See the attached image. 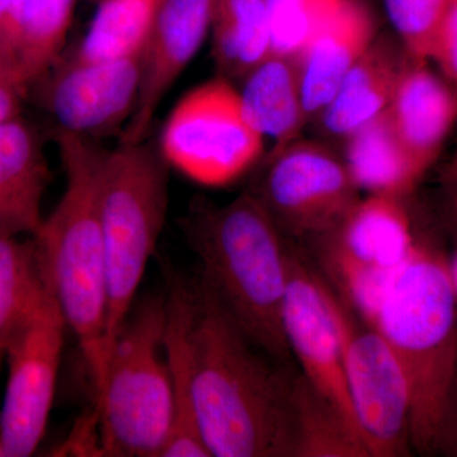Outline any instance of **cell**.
<instances>
[{
	"label": "cell",
	"instance_id": "cell-31",
	"mask_svg": "<svg viewBox=\"0 0 457 457\" xmlns=\"http://www.w3.org/2000/svg\"><path fill=\"white\" fill-rule=\"evenodd\" d=\"M29 86L0 55V125L21 116Z\"/></svg>",
	"mask_w": 457,
	"mask_h": 457
},
{
	"label": "cell",
	"instance_id": "cell-33",
	"mask_svg": "<svg viewBox=\"0 0 457 457\" xmlns=\"http://www.w3.org/2000/svg\"><path fill=\"white\" fill-rule=\"evenodd\" d=\"M451 201H453V209H455V219H457V201L453 200L451 198ZM449 260H450V267H451V273H453V282H455V287L457 291V233H456V239H455V248H453V253H449Z\"/></svg>",
	"mask_w": 457,
	"mask_h": 457
},
{
	"label": "cell",
	"instance_id": "cell-29",
	"mask_svg": "<svg viewBox=\"0 0 457 457\" xmlns=\"http://www.w3.org/2000/svg\"><path fill=\"white\" fill-rule=\"evenodd\" d=\"M428 62H435L442 77L457 88V0H449L433 37Z\"/></svg>",
	"mask_w": 457,
	"mask_h": 457
},
{
	"label": "cell",
	"instance_id": "cell-26",
	"mask_svg": "<svg viewBox=\"0 0 457 457\" xmlns=\"http://www.w3.org/2000/svg\"><path fill=\"white\" fill-rule=\"evenodd\" d=\"M159 0H99L97 11L75 57L112 62L141 56Z\"/></svg>",
	"mask_w": 457,
	"mask_h": 457
},
{
	"label": "cell",
	"instance_id": "cell-34",
	"mask_svg": "<svg viewBox=\"0 0 457 457\" xmlns=\"http://www.w3.org/2000/svg\"><path fill=\"white\" fill-rule=\"evenodd\" d=\"M4 353L0 352V378H2L3 365H4ZM0 457L4 456V446H3V427H2V400H0Z\"/></svg>",
	"mask_w": 457,
	"mask_h": 457
},
{
	"label": "cell",
	"instance_id": "cell-12",
	"mask_svg": "<svg viewBox=\"0 0 457 457\" xmlns=\"http://www.w3.org/2000/svg\"><path fill=\"white\" fill-rule=\"evenodd\" d=\"M66 329L64 315L50 288L38 311L5 350L8 376L2 400L5 457L31 456L40 446L55 396Z\"/></svg>",
	"mask_w": 457,
	"mask_h": 457
},
{
	"label": "cell",
	"instance_id": "cell-22",
	"mask_svg": "<svg viewBox=\"0 0 457 457\" xmlns=\"http://www.w3.org/2000/svg\"><path fill=\"white\" fill-rule=\"evenodd\" d=\"M345 141L343 159L361 192L408 198L423 179L400 143L386 110Z\"/></svg>",
	"mask_w": 457,
	"mask_h": 457
},
{
	"label": "cell",
	"instance_id": "cell-9",
	"mask_svg": "<svg viewBox=\"0 0 457 457\" xmlns=\"http://www.w3.org/2000/svg\"><path fill=\"white\" fill-rule=\"evenodd\" d=\"M249 192L286 237L306 245L332 231L361 198L343 156L300 139L270 153Z\"/></svg>",
	"mask_w": 457,
	"mask_h": 457
},
{
	"label": "cell",
	"instance_id": "cell-19",
	"mask_svg": "<svg viewBox=\"0 0 457 457\" xmlns=\"http://www.w3.org/2000/svg\"><path fill=\"white\" fill-rule=\"evenodd\" d=\"M411 59L399 40L378 35L318 117L324 132L345 139L383 113Z\"/></svg>",
	"mask_w": 457,
	"mask_h": 457
},
{
	"label": "cell",
	"instance_id": "cell-21",
	"mask_svg": "<svg viewBox=\"0 0 457 457\" xmlns=\"http://www.w3.org/2000/svg\"><path fill=\"white\" fill-rule=\"evenodd\" d=\"M165 354L173 392V425L163 457H212L204 445L191 395V281L170 276L165 294Z\"/></svg>",
	"mask_w": 457,
	"mask_h": 457
},
{
	"label": "cell",
	"instance_id": "cell-3",
	"mask_svg": "<svg viewBox=\"0 0 457 457\" xmlns=\"http://www.w3.org/2000/svg\"><path fill=\"white\" fill-rule=\"evenodd\" d=\"M55 143L65 170L64 194L33 237L97 396L106 372L107 269L99 213L104 149L88 137L60 130Z\"/></svg>",
	"mask_w": 457,
	"mask_h": 457
},
{
	"label": "cell",
	"instance_id": "cell-27",
	"mask_svg": "<svg viewBox=\"0 0 457 457\" xmlns=\"http://www.w3.org/2000/svg\"><path fill=\"white\" fill-rule=\"evenodd\" d=\"M345 0H267L272 53L300 59Z\"/></svg>",
	"mask_w": 457,
	"mask_h": 457
},
{
	"label": "cell",
	"instance_id": "cell-24",
	"mask_svg": "<svg viewBox=\"0 0 457 457\" xmlns=\"http://www.w3.org/2000/svg\"><path fill=\"white\" fill-rule=\"evenodd\" d=\"M293 457H370L350 420L302 375H293Z\"/></svg>",
	"mask_w": 457,
	"mask_h": 457
},
{
	"label": "cell",
	"instance_id": "cell-8",
	"mask_svg": "<svg viewBox=\"0 0 457 457\" xmlns=\"http://www.w3.org/2000/svg\"><path fill=\"white\" fill-rule=\"evenodd\" d=\"M263 139L245 117L239 89L220 75L177 102L162 130L159 150L188 179L220 187L257 164Z\"/></svg>",
	"mask_w": 457,
	"mask_h": 457
},
{
	"label": "cell",
	"instance_id": "cell-7",
	"mask_svg": "<svg viewBox=\"0 0 457 457\" xmlns=\"http://www.w3.org/2000/svg\"><path fill=\"white\" fill-rule=\"evenodd\" d=\"M417 234L407 198L368 195L332 231L308 243L306 253L342 302L371 326Z\"/></svg>",
	"mask_w": 457,
	"mask_h": 457
},
{
	"label": "cell",
	"instance_id": "cell-16",
	"mask_svg": "<svg viewBox=\"0 0 457 457\" xmlns=\"http://www.w3.org/2000/svg\"><path fill=\"white\" fill-rule=\"evenodd\" d=\"M376 37L374 13L365 0H345L315 33L299 59L309 121L320 116Z\"/></svg>",
	"mask_w": 457,
	"mask_h": 457
},
{
	"label": "cell",
	"instance_id": "cell-20",
	"mask_svg": "<svg viewBox=\"0 0 457 457\" xmlns=\"http://www.w3.org/2000/svg\"><path fill=\"white\" fill-rule=\"evenodd\" d=\"M242 82L239 95L245 117L262 137L275 141L270 152L299 139L309 122L299 60L270 54Z\"/></svg>",
	"mask_w": 457,
	"mask_h": 457
},
{
	"label": "cell",
	"instance_id": "cell-15",
	"mask_svg": "<svg viewBox=\"0 0 457 457\" xmlns=\"http://www.w3.org/2000/svg\"><path fill=\"white\" fill-rule=\"evenodd\" d=\"M400 143L420 173L437 162L457 122V88L429 68L409 60L386 108Z\"/></svg>",
	"mask_w": 457,
	"mask_h": 457
},
{
	"label": "cell",
	"instance_id": "cell-11",
	"mask_svg": "<svg viewBox=\"0 0 457 457\" xmlns=\"http://www.w3.org/2000/svg\"><path fill=\"white\" fill-rule=\"evenodd\" d=\"M343 312L341 297L305 249L293 245L282 308V330L288 350L303 378L357 428L345 384Z\"/></svg>",
	"mask_w": 457,
	"mask_h": 457
},
{
	"label": "cell",
	"instance_id": "cell-18",
	"mask_svg": "<svg viewBox=\"0 0 457 457\" xmlns=\"http://www.w3.org/2000/svg\"><path fill=\"white\" fill-rule=\"evenodd\" d=\"M77 0H0V55L29 88L59 62Z\"/></svg>",
	"mask_w": 457,
	"mask_h": 457
},
{
	"label": "cell",
	"instance_id": "cell-1",
	"mask_svg": "<svg viewBox=\"0 0 457 457\" xmlns=\"http://www.w3.org/2000/svg\"><path fill=\"white\" fill-rule=\"evenodd\" d=\"M191 395L212 457H293V375L191 281Z\"/></svg>",
	"mask_w": 457,
	"mask_h": 457
},
{
	"label": "cell",
	"instance_id": "cell-25",
	"mask_svg": "<svg viewBox=\"0 0 457 457\" xmlns=\"http://www.w3.org/2000/svg\"><path fill=\"white\" fill-rule=\"evenodd\" d=\"M50 288L35 237L22 242L0 234V352L5 353Z\"/></svg>",
	"mask_w": 457,
	"mask_h": 457
},
{
	"label": "cell",
	"instance_id": "cell-32",
	"mask_svg": "<svg viewBox=\"0 0 457 457\" xmlns=\"http://www.w3.org/2000/svg\"><path fill=\"white\" fill-rule=\"evenodd\" d=\"M440 182L442 187L447 192V196L457 201V147L449 161L442 165Z\"/></svg>",
	"mask_w": 457,
	"mask_h": 457
},
{
	"label": "cell",
	"instance_id": "cell-5",
	"mask_svg": "<svg viewBox=\"0 0 457 457\" xmlns=\"http://www.w3.org/2000/svg\"><path fill=\"white\" fill-rule=\"evenodd\" d=\"M165 320V295H147L135 302L111 345L96 396L104 456L163 457L174 409Z\"/></svg>",
	"mask_w": 457,
	"mask_h": 457
},
{
	"label": "cell",
	"instance_id": "cell-28",
	"mask_svg": "<svg viewBox=\"0 0 457 457\" xmlns=\"http://www.w3.org/2000/svg\"><path fill=\"white\" fill-rule=\"evenodd\" d=\"M400 44L414 62H429L433 37L449 0H384Z\"/></svg>",
	"mask_w": 457,
	"mask_h": 457
},
{
	"label": "cell",
	"instance_id": "cell-30",
	"mask_svg": "<svg viewBox=\"0 0 457 457\" xmlns=\"http://www.w3.org/2000/svg\"><path fill=\"white\" fill-rule=\"evenodd\" d=\"M433 455L457 457V361L438 420Z\"/></svg>",
	"mask_w": 457,
	"mask_h": 457
},
{
	"label": "cell",
	"instance_id": "cell-6",
	"mask_svg": "<svg viewBox=\"0 0 457 457\" xmlns=\"http://www.w3.org/2000/svg\"><path fill=\"white\" fill-rule=\"evenodd\" d=\"M168 167L159 147L146 140L104 150L99 213L107 269L106 366L111 345L137 302L147 262L163 231Z\"/></svg>",
	"mask_w": 457,
	"mask_h": 457
},
{
	"label": "cell",
	"instance_id": "cell-4",
	"mask_svg": "<svg viewBox=\"0 0 457 457\" xmlns=\"http://www.w3.org/2000/svg\"><path fill=\"white\" fill-rule=\"evenodd\" d=\"M396 354L411 394V449L433 455L457 361V291L449 253L417 234L372 321Z\"/></svg>",
	"mask_w": 457,
	"mask_h": 457
},
{
	"label": "cell",
	"instance_id": "cell-14",
	"mask_svg": "<svg viewBox=\"0 0 457 457\" xmlns=\"http://www.w3.org/2000/svg\"><path fill=\"white\" fill-rule=\"evenodd\" d=\"M212 26V0H159L143 54L139 97L121 143L146 140L156 111L201 49Z\"/></svg>",
	"mask_w": 457,
	"mask_h": 457
},
{
	"label": "cell",
	"instance_id": "cell-10",
	"mask_svg": "<svg viewBox=\"0 0 457 457\" xmlns=\"http://www.w3.org/2000/svg\"><path fill=\"white\" fill-rule=\"evenodd\" d=\"M343 305L345 384L369 456H409L411 394L404 369L384 337Z\"/></svg>",
	"mask_w": 457,
	"mask_h": 457
},
{
	"label": "cell",
	"instance_id": "cell-2",
	"mask_svg": "<svg viewBox=\"0 0 457 457\" xmlns=\"http://www.w3.org/2000/svg\"><path fill=\"white\" fill-rule=\"evenodd\" d=\"M201 281L252 342L278 362L291 359L282 330L293 240L246 191L222 206L200 201L182 220Z\"/></svg>",
	"mask_w": 457,
	"mask_h": 457
},
{
	"label": "cell",
	"instance_id": "cell-17",
	"mask_svg": "<svg viewBox=\"0 0 457 457\" xmlns=\"http://www.w3.org/2000/svg\"><path fill=\"white\" fill-rule=\"evenodd\" d=\"M51 179L37 130L18 116L0 125V234L33 237Z\"/></svg>",
	"mask_w": 457,
	"mask_h": 457
},
{
	"label": "cell",
	"instance_id": "cell-23",
	"mask_svg": "<svg viewBox=\"0 0 457 457\" xmlns=\"http://www.w3.org/2000/svg\"><path fill=\"white\" fill-rule=\"evenodd\" d=\"M212 54L222 77L242 80L272 53L267 0H212Z\"/></svg>",
	"mask_w": 457,
	"mask_h": 457
},
{
	"label": "cell",
	"instance_id": "cell-13",
	"mask_svg": "<svg viewBox=\"0 0 457 457\" xmlns=\"http://www.w3.org/2000/svg\"><path fill=\"white\" fill-rule=\"evenodd\" d=\"M143 55L112 62H56L35 86L56 130L92 137L129 121L139 97Z\"/></svg>",
	"mask_w": 457,
	"mask_h": 457
}]
</instances>
